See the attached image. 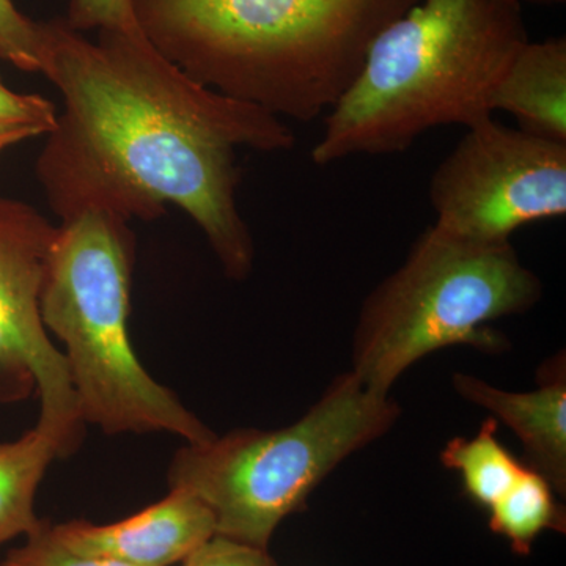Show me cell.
Here are the masks:
<instances>
[{
    "label": "cell",
    "instance_id": "cell-1",
    "mask_svg": "<svg viewBox=\"0 0 566 566\" xmlns=\"http://www.w3.org/2000/svg\"><path fill=\"white\" fill-rule=\"evenodd\" d=\"M43 24L41 74L63 111L36 177L54 214L99 207L155 221L174 205L202 230L227 277L244 281L255 248L238 208L237 150H290L293 129L193 81L140 31H99L92 41L63 20Z\"/></svg>",
    "mask_w": 566,
    "mask_h": 566
},
{
    "label": "cell",
    "instance_id": "cell-2",
    "mask_svg": "<svg viewBox=\"0 0 566 566\" xmlns=\"http://www.w3.org/2000/svg\"><path fill=\"white\" fill-rule=\"evenodd\" d=\"M419 0H132L142 35L205 87L312 122Z\"/></svg>",
    "mask_w": 566,
    "mask_h": 566
},
{
    "label": "cell",
    "instance_id": "cell-3",
    "mask_svg": "<svg viewBox=\"0 0 566 566\" xmlns=\"http://www.w3.org/2000/svg\"><path fill=\"white\" fill-rule=\"evenodd\" d=\"M527 41L517 0H419L371 43L312 161L400 153L430 129L493 117L495 87Z\"/></svg>",
    "mask_w": 566,
    "mask_h": 566
},
{
    "label": "cell",
    "instance_id": "cell-4",
    "mask_svg": "<svg viewBox=\"0 0 566 566\" xmlns=\"http://www.w3.org/2000/svg\"><path fill=\"white\" fill-rule=\"evenodd\" d=\"M132 222L88 207L61 219L41 290V318L65 346L84 423L106 434L167 433L186 444L214 433L137 357L132 335Z\"/></svg>",
    "mask_w": 566,
    "mask_h": 566
},
{
    "label": "cell",
    "instance_id": "cell-5",
    "mask_svg": "<svg viewBox=\"0 0 566 566\" xmlns=\"http://www.w3.org/2000/svg\"><path fill=\"white\" fill-rule=\"evenodd\" d=\"M397 419L398 406L387 395L370 392L348 371L289 427L241 428L182 446L167 483L208 506L216 535L268 549L279 524L304 509L342 461L381 438Z\"/></svg>",
    "mask_w": 566,
    "mask_h": 566
},
{
    "label": "cell",
    "instance_id": "cell-6",
    "mask_svg": "<svg viewBox=\"0 0 566 566\" xmlns=\"http://www.w3.org/2000/svg\"><path fill=\"white\" fill-rule=\"evenodd\" d=\"M542 294L512 243H474L433 223L365 300L352 371L370 392L387 395L411 365L446 346L501 352L505 338L488 324L524 314Z\"/></svg>",
    "mask_w": 566,
    "mask_h": 566
},
{
    "label": "cell",
    "instance_id": "cell-7",
    "mask_svg": "<svg viewBox=\"0 0 566 566\" xmlns=\"http://www.w3.org/2000/svg\"><path fill=\"white\" fill-rule=\"evenodd\" d=\"M434 226L482 244L566 214V144L493 117L468 128L430 181Z\"/></svg>",
    "mask_w": 566,
    "mask_h": 566
},
{
    "label": "cell",
    "instance_id": "cell-8",
    "mask_svg": "<svg viewBox=\"0 0 566 566\" xmlns=\"http://www.w3.org/2000/svg\"><path fill=\"white\" fill-rule=\"evenodd\" d=\"M54 226L32 205L0 196V405L36 395L39 422L61 442L63 457L80 449L84 420L65 356L41 318Z\"/></svg>",
    "mask_w": 566,
    "mask_h": 566
},
{
    "label": "cell",
    "instance_id": "cell-9",
    "mask_svg": "<svg viewBox=\"0 0 566 566\" xmlns=\"http://www.w3.org/2000/svg\"><path fill=\"white\" fill-rule=\"evenodd\" d=\"M52 536L82 556L129 566H174L216 535L212 513L196 495L170 493L142 512L111 524L74 520L50 524Z\"/></svg>",
    "mask_w": 566,
    "mask_h": 566
},
{
    "label": "cell",
    "instance_id": "cell-10",
    "mask_svg": "<svg viewBox=\"0 0 566 566\" xmlns=\"http://www.w3.org/2000/svg\"><path fill=\"white\" fill-rule=\"evenodd\" d=\"M457 392L482 406L523 442L531 468L545 476L558 494L566 491V375L564 360L547 365L532 392H505L475 378L455 375Z\"/></svg>",
    "mask_w": 566,
    "mask_h": 566
},
{
    "label": "cell",
    "instance_id": "cell-11",
    "mask_svg": "<svg viewBox=\"0 0 566 566\" xmlns=\"http://www.w3.org/2000/svg\"><path fill=\"white\" fill-rule=\"evenodd\" d=\"M491 107L513 115L520 129L566 144V39L527 41L495 87Z\"/></svg>",
    "mask_w": 566,
    "mask_h": 566
},
{
    "label": "cell",
    "instance_id": "cell-12",
    "mask_svg": "<svg viewBox=\"0 0 566 566\" xmlns=\"http://www.w3.org/2000/svg\"><path fill=\"white\" fill-rule=\"evenodd\" d=\"M55 458H63L61 442L40 423L14 441L0 442V546L40 526L35 495Z\"/></svg>",
    "mask_w": 566,
    "mask_h": 566
},
{
    "label": "cell",
    "instance_id": "cell-13",
    "mask_svg": "<svg viewBox=\"0 0 566 566\" xmlns=\"http://www.w3.org/2000/svg\"><path fill=\"white\" fill-rule=\"evenodd\" d=\"M442 463L463 479L465 494L490 510L509 493L526 465L517 461L497 439V419H488L474 438H455L441 453Z\"/></svg>",
    "mask_w": 566,
    "mask_h": 566
},
{
    "label": "cell",
    "instance_id": "cell-14",
    "mask_svg": "<svg viewBox=\"0 0 566 566\" xmlns=\"http://www.w3.org/2000/svg\"><path fill=\"white\" fill-rule=\"evenodd\" d=\"M554 491L545 476L526 465L509 493L488 510L491 531L504 536L513 553L528 556L543 532H565V510Z\"/></svg>",
    "mask_w": 566,
    "mask_h": 566
},
{
    "label": "cell",
    "instance_id": "cell-15",
    "mask_svg": "<svg viewBox=\"0 0 566 566\" xmlns=\"http://www.w3.org/2000/svg\"><path fill=\"white\" fill-rule=\"evenodd\" d=\"M43 57V22L25 17L13 0H0V61L25 73H41Z\"/></svg>",
    "mask_w": 566,
    "mask_h": 566
},
{
    "label": "cell",
    "instance_id": "cell-16",
    "mask_svg": "<svg viewBox=\"0 0 566 566\" xmlns=\"http://www.w3.org/2000/svg\"><path fill=\"white\" fill-rule=\"evenodd\" d=\"M0 566H129L107 558L82 556L59 543L52 536L50 523L25 536L24 545L13 547Z\"/></svg>",
    "mask_w": 566,
    "mask_h": 566
},
{
    "label": "cell",
    "instance_id": "cell-17",
    "mask_svg": "<svg viewBox=\"0 0 566 566\" xmlns=\"http://www.w3.org/2000/svg\"><path fill=\"white\" fill-rule=\"evenodd\" d=\"M66 24L77 32L139 31L132 0H70Z\"/></svg>",
    "mask_w": 566,
    "mask_h": 566
},
{
    "label": "cell",
    "instance_id": "cell-18",
    "mask_svg": "<svg viewBox=\"0 0 566 566\" xmlns=\"http://www.w3.org/2000/svg\"><path fill=\"white\" fill-rule=\"evenodd\" d=\"M181 566H279L264 547L214 535L189 554Z\"/></svg>",
    "mask_w": 566,
    "mask_h": 566
},
{
    "label": "cell",
    "instance_id": "cell-19",
    "mask_svg": "<svg viewBox=\"0 0 566 566\" xmlns=\"http://www.w3.org/2000/svg\"><path fill=\"white\" fill-rule=\"evenodd\" d=\"M54 104L40 95L10 91L0 77V122L24 123L50 134L57 122Z\"/></svg>",
    "mask_w": 566,
    "mask_h": 566
},
{
    "label": "cell",
    "instance_id": "cell-20",
    "mask_svg": "<svg viewBox=\"0 0 566 566\" xmlns=\"http://www.w3.org/2000/svg\"><path fill=\"white\" fill-rule=\"evenodd\" d=\"M40 136H46V134L36 126L24 125V123L0 122V156L13 145Z\"/></svg>",
    "mask_w": 566,
    "mask_h": 566
},
{
    "label": "cell",
    "instance_id": "cell-21",
    "mask_svg": "<svg viewBox=\"0 0 566 566\" xmlns=\"http://www.w3.org/2000/svg\"><path fill=\"white\" fill-rule=\"evenodd\" d=\"M517 2L542 3V6H553V3H564L565 0H517Z\"/></svg>",
    "mask_w": 566,
    "mask_h": 566
}]
</instances>
